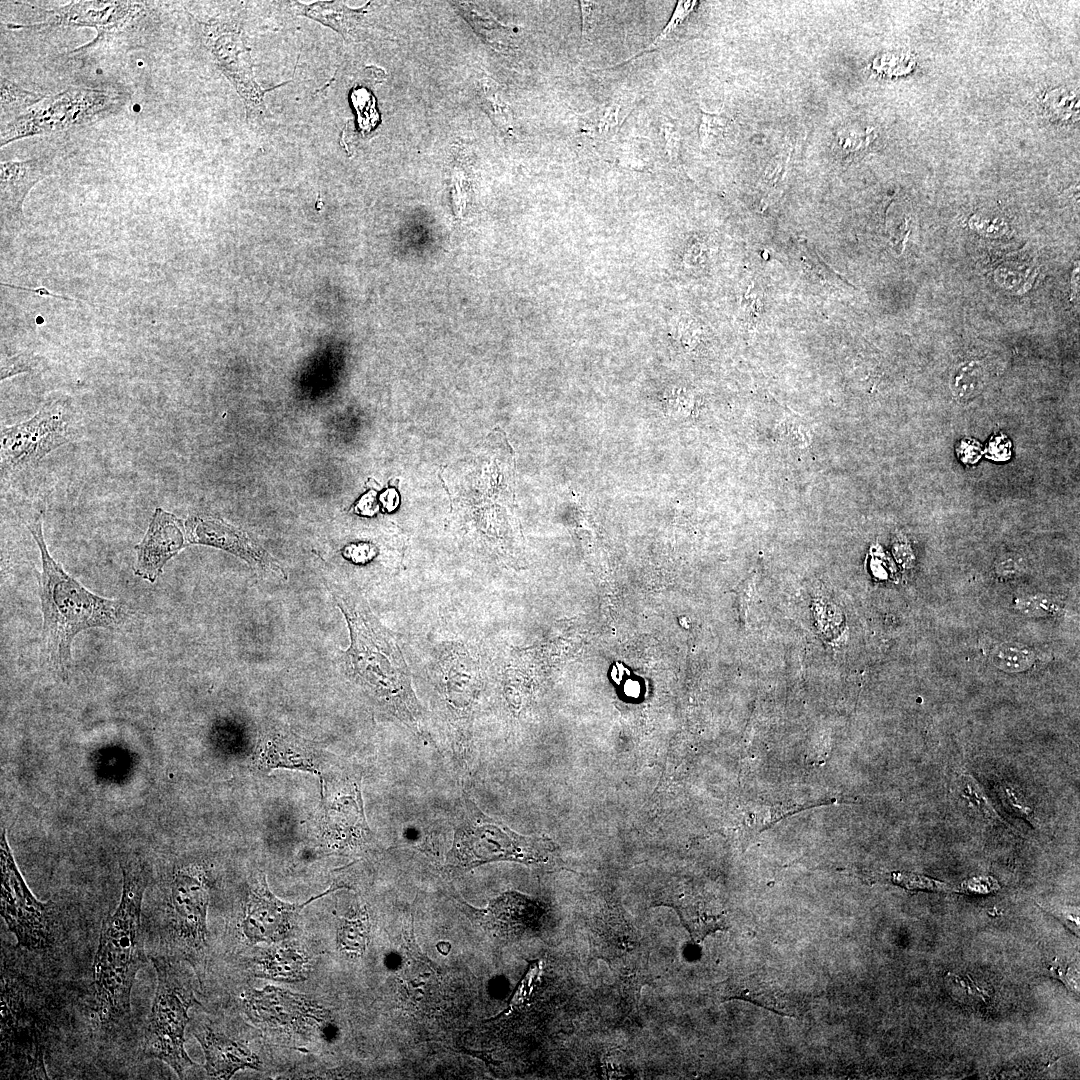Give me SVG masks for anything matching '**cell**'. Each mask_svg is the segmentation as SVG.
<instances>
[{
    "mask_svg": "<svg viewBox=\"0 0 1080 1080\" xmlns=\"http://www.w3.org/2000/svg\"><path fill=\"white\" fill-rule=\"evenodd\" d=\"M121 871L120 902L102 923L93 961V1011L106 1029L129 1017L131 990L143 960L141 906L150 872L148 864L137 855L122 859Z\"/></svg>",
    "mask_w": 1080,
    "mask_h": 1080,
    "instance_id": "1",
    "label": "cell"
},
{
    "mask_svg": "<svg viewBox=\"0 0 1080 1080\" xmlns=\"http://www.w3.org/2000/svg\"><path fill=\"white\" fill-rule=\"evenodd\" d=\"M42 513L27 523L41 557L39 597L43 617L41 648L44 662L67 675L71 666V645L75 636L86 629L111 628L131 614L125 603L98 596L69 575L50 555L43 531Z\"/></svg>",
    "mask_w": 1080,
    "mask_h": 1080,
    "instance_id": "2",
    "label": "cell"
},
{
    "mask_svg": "<svg viewBox=\"0 0 1080 1080\" xmlns=\"http://www.w3.org/2000/svg\"><path fill=\"white\" fill-rule=\"evenodd\" d=\"M337 599L350 627L352 643L348 654L357 678L399 715L414 721L416 700L408 670L392 636L363 602L353 596Z\"/></svg>",
    "mask_w": 1080,
    "mask_h": 1080,
    "instance_id": "3",
    "label": "cell"
},
{
    "mask_svg": "<svg viewBox=\"0 0 1080 1080\" xmlns=\"http://www.w3.org/2000/svg\"><path fill=\"white\" fill-rule=\"evenodd\" d=\"M157 987L145 1034V1053L165 1062L183 1078L194 1066L185 1051L188 1010L197 1003L191 986L171 961L152 957Z\"/></svg>",
    "mask_w": 1080,
    "mask_h": 1080,
    "instance_id": "4",
    "label": "cell"
},
{
    "mask_svg": "<svg viewBox=\"0 0 1080 1080\" xmlns=\"http://www.w3.org/2000/svg\"><path fill=\"white\" fill-rule=\"evenodd\" d=\"M125 102V95L118 91L69 87L1 124L0 146L99 120L115 113Z\"/></svg>",
    "mask_w": 1080,
    "mask_h": 1080,
    "instance_id": "5",
    "label": "cell"
},
{
    "mask_svg": "<svg viewBox=\"0 0 1080 1080\" xmlns=\"http://www.w3.org/2000/svg\"><path fill=\"white\" fill-rule=\"evenodd\" d=\"M48 17L36 24L8 25L11 29L40 26L90 27L97 31L94 40L73 51L82 56L92 53L108 42L134 43L146 28L154 27V11L149 2L142 1H74L45 11Z\"/></svg>",
    "mask_w": 1080,
    "mask_h": 1080,
    "instance_id": "6",
    "label": "cell"
},
{
    "mask_svg": "<svg viewBox=\"0 0 1080 1080\" xmlns=\"http://www.w3.org/2000/svg\"><path fill=\"white\" fill-rule=\"evenodd\" d=\"M553 850L551 840L522 836L490 820L469 802L465 818L455 831L450 854L456 865L467 867L492 860L545 862Z\"/></svg>",
    "mask_w": 1080,
    "mask_h": 1080,
    "instance_id": "7",
    "label": "cell"
},
{
    "mask_svg": "<svg viewBox=\"0 0 1080 1080\" xmlns=\"http://www.w3.org/2000/svg\"><path fill=\"white\" fill-rule=\"evenodd\" d=\"M68 408L49 401L30 419L1 429V470L36 466L47 454L70 440Z\"/></svg>",
    "mask_w": 1080,
    "mask_h": 1080,
    "instance_id": "8",
    "label": "cell"
},
{
    "mask_svg": "<svg viewBox=\"0 0 1080 1080\" xmlns=\"http://www.w3.org/2000/svg\"><path fill=\"white\" fill-rule=\"evenodd\" d=\"M1 914L18 945L29 950L48 947L53 939L51 903L37 900L22 878L5 831L1 836Z\"/></svg>",
    "mask_w": 1080,
    "mask_h": 1080,
    "instance_id": "9",
    "label": "cell"
},
{
    "mask_svg": "<svg viewBox=\"0 0 1080 1080\" xmlns=\"http://www.w3.org/2000/svg\"><path fill=\"white\" fill-rule=\"evenodd\" d=\"M198 24L204 44L216 65L244 99L248 117L251 113H262L264 94L278 86L263 89L256 82L241 29L235 24L216 19L198 21Z\"/></svg>",
    "mask_w": 1080,
    "mask_h": 1080,
    "instance_id": "10",
    "label": "cell"
},
{
    "mask_svg": "<svg viewBox=\"0 0 1080 1080\" xmlns=\"http://www.w3.org/2000/svg\"><path fill=\"white\" fill-rule=\"evenodd\" d=\"M338 887H331L302 904H290L278 899L269 889L265 876L258 880L247 902L242 922L245 936L252 942H275L292 927L296 915L308 904L326 896Z\"/></svg>",
    "mask_w": 1080,
    "mask_h": 1080,
    "instance_id": "11",
    "label": "cell"
},
{
    "mask_svg": "<svg viewBox=\"0 0 1080 1080\" xmlns=\"http://www.w3.org/2000/svg\"><path fill=\"white\" fill-rule=\"evenodd\" d=\"M209 894L197 875L178 872L171 886V926L177 935L193 946L205 943Z\"/></svg>",
    "mask_w": 1080,
    "mask_h": 1080,
    "instance_id": "12",
    "label": "cell"
},
{
    "mask_svg": "<svg viewBox=\"0 0 1080 1080\" xmlns=\"http://www.w3.org/2000/svg\"><path fill=\"white\" fill-rule=\"evenodd\" d=\"M51 156L0 163V203L2 227L18 229L23 226V203L30 190L52 173Z\"/></svg>",
    "mask_w": 1080,
    "mask_h": 1080,
    "instance_id": "13",
    "label": "cell"
},
{
    "mask_svg": "<svg viewBox=\"0 0 1080 1080\" xmlns=\"http://www.w3.org/2000/svg\"><path fill=\"white\" fill-rule=\"evenodd\" d=\"M184 546L181 522L173 514L156 508L143 539L135 547L134 574L155 582L168 560Z\"/></svg>",
    "mask_w": 1080,
    "mask_h": 1080,
    "instance_id": "14",
    "label": "cell"
},
{
    "mask_svg": "<svg viewBox=\"0 0 1080 1080\" xmlns=\"http://www.w3.org/2000/svg\"><path fill=\"white\" fill-rule=\"evenodd\" d=\"M246 1001L255 1019L274 1026H300L321 1017L319 1007L309 1000L273 986L253 990Z\"/></svg>",
    "mask_w": 1080,
    "mask_h": 1080,
    "instance_id": "15",
    "label": "cell"
},
{
    "mask_svg": "<svg viewBox=\"0 0 1080 1080\" xmlns=\"http://www.w3.org/2000/svg\"><path fill=\"white\" fill-rule=\"evenodd\" d=\"M327 756L311 742L295 734L274 731L259 746L258 764L271 769L286 767L321 773Z\"/></svg>",
    "mask_w": 1080,
    "mask_h": 1080,
    "instance_id": "16",
    "label": "cell"
},
{
    "mask_svg": "<svg viewBox=\"0 0 1080 1080\" xmlns=\"http://www.w3.org/2000/svg\"><path fill=\"white\" fill-rule=\"evenodd\" d=\"M195 1037L202 1046L205 1070L211 1077L230 1079L241 1069H260L259 1058L245 1045L209 1027L195 1033Z\"/></svg>",
    "mask_w": 1080,
    "mask_h": 1080,
    "instance_id": "17",
    "label": "cell"
},
{
    "mask_svg": "<svg viewBox=\"0 0 1080 1080\" xmlns=\"http://www.w3.org/2000/svg\"><path fill=\"white\" fill-rule=\"evenodd\" d=\"M493 927L502 934L519 935L534 930L543 914L542 907L534 900L509 892L496 899L489 907Z\"/></svg>",
    "mask_w": 1080,
    "mask_h": 1080,
    "instance_id": "18",
    "label": "cell"
},
{
    "mask_svg": "<svg viewBox=\"0 0 1080 1080\" xmlns=\"http://www.w3.org/2000/svg\"><path fill=\"white\" fill-rule=\"evenodd\" d=\"M258 964L262 977L290 982L307 977L308 959L293 947H275L264 954Z\"/></svg>",
    "mask_w": 1080,
    "mask_h": 1080,
    "instance_id": "19",
    "label": "cell"
},
{
    "mask_svg": "<svg viewBox=\"0 0 1080 1080\" xmlns=\"http://www.w3.org/2000/svg\"><path fill=\"white\" fill-rule=\"evenodd\" d=\"M296 4L302 15L331 27L344 38L356 29L365 12L364 8L351 9L340 2L319 1L311 5Z\"/></svg>",
    "mask_w": 1080,
    "mask_h": 1080,
    "instance_id": "20",
    "label": "cell"
},
{
    "mask_svg": "<svg viewBox=\"0 0 1080 1080\" xmlns=\"http://www.w3.org/2000/svg\"><path fill=\"white\" fill-rule=\"evenodd\" d=\"M369 920L366 911H360L351 918L340 921L337 932L339 950L351 958L360 957L368 944Z\"/></svg>",
    "mask_w": 1080,
    "mask_h": 1080,
    "instance_id": "21",
    "label": "cell"
},
{
    "mask_svg": "<svg viewBox=\"0 0 1080 1080\" xmlns=\"http://www.w3.org/2000/svg\"><path fill=\"white\" fill-rule=\"evenodd\" d=\"M45 98L44 95L27 90L16 82L2 76L0 80L1 122L25 113Z\"/></svg>",
    "mask_w": 1080,
    "mask_h": 1080,
    "instance_id": "22",
    "label": "cell"
},
{
    "mask_svg": "<svg viewBox=\"0 0 1080 1080\" xmlns=\"http://www.w3.org/2000/svg\"><path fill=\"white\" fill-rule=\"evenodd\" d=\"M735 131V123L731 117L722 113H708L702 111L699 126V136L702 148L712 149L725 141Z\"/></svg>",
    "mask_w": 1080,
    "mask_h": 1080,
    "instance_id": "23",
    "label": "cell"
},
{
    "mask_svg": "<svg viewBox=\"0 0 1080 1080\" xmlns=\"http://www.w3.org/2000/svg\"><path fill=\"white\" fill-rule=\"evenodd\" d=\"M991 658L996 667L1006 672L1024 671L1034 661L1029 649L1013 643H1004L995 648Z\"/></svg>",
    "mask_w": 1080,
    "mask_h": 1080,
    "instance_id": "24",
    "label": "cell"
},
{
    "mask_svg": "<svg viewBox=\"0 0 1080 1080\" xmlns=\"http://www.w3.org/2000/svg\"><path fill=\"white\" fill-rule=\"evenodd\" d=\"M481 97L489 117L502 129H509L512 115L496 90L495 83L489 79L483 80L481 83Z\"/></svg>",
    "mask_w": 1080,
    "mask_h": 1080,
    "instance_id": "25",
    "label": "cell"
},
{
    "mask_svg": "<svg viewBox=\"0 0 1080 1080\" xmlns=\"http://www.w3.org/2000/svg\"><path fill=\"white\" fill-rule=\"evenodd\" d=\"M621 110L622 106L618 102H611L605 107L600 108L594 115V124H591V127L586 128L587 131L590 132L593 137L597 138L606 139L613 136L624 120L621 118Z\"/></svg>",
    "mask_w": 1080,
    "mask_h": 1080,
    "instance_id": "26",
    "label": "cell"
},
{
    "mask_svg": "<svg viewBox=\"0 0 1080 1080\" xmlns=\"http://www.w3.org/2000/svg\"><path fill=\"white\" fill-rule=\"evenodd\" d=\"M697 5H698V1H678L670 20L668 21L665 28L658 35V37L648 47L643 49L641 52L631 56L630 58L626 59L625 61L616 63L613 66L620 65V64H622L624 62H627V61L639 56L640 54L650 52V51L655 50V49L659 48L660 46H662L671 37V35L675 32L677 27L680 26L684 22V20L694 11V9L697 7ZM613 66H610V67H613Z\"/></svg>",
    "mask_w": 1080,
    "mask_h": 1080,
    "instance_id": "27",
    "label": "cell"
},
{
    "mask_svg": "<svg viewBox=\"0 0 1080 1080\" xmlns=\"http://www.w3.org/2000/svg\"><path fill=\"white\" fill-rule=\"evenodd\" d=\"M874 137L873 128L859 129L848 126L838 131L835 139L838 149L843 154L854 155L865 150Z\"/></svg>",
    "mask_w": 1080,
    "mask_h": 1080,
    "instance_id": "28",
    "label": "cell"
},
{
    "mask_svg": "<svg viewBox=\"0 0 1080 1080\" xmlns=\"http://www.w3.org/2000/svg\"><path fill=\"white\" fill-rule=\"evenodd\" d=\"M38 363V357L29 351L10 356L2 354L0 380L3 381L21 373L31 372Z\"/></svg>",
    "mask_w": 1080,
    "mask_h": 1080,
    "instance_id": "29",
    "label": "cell"
},
{
    "mask_svg": "<svg viewBox=\"0 0 1080 1080\" xmlns=\"http://www.w3.org/2000/svg\"><path fill=\"white\" fill-rule=\"evenodd\" d=\"M582 13V41H590L601 16L600 3L592 1H580Z\"/></svg>",
    "mask_w": 1080,
    "mask_h": 1080,
    "instance_id": "30",
    "label": "cell"
},
{
    "mask_svg": "<svg viewBox=\"0 0 1080 1080\" xmlns=\"http://www.w3.org/2000/svg\"><path fill=\"white\" fill-rule=\"evenodd\" d=\"M963 781H965V789H963V791L966 793L965 795L973 801V803L982 811V813L991 819L1000 820V817L997 815V813H995L993 808L987 802L981 790H979V787L977 783L973 780V777L964 776Z\"/></svg>",
    "mask_w": 1080,
    "mask_h": 1080,
    "instance_id": "31",
    "label": "cell"
},
{
    "mask_svg": "<svg viewBox=\"0 0 1080 1080\" xmlns=\"http://www.w3.org/2000/svg\"><path fill=\"white\" fill-rule=\"evenodd\" d=\"M664 138L667 157L672 161L677 160L679 157L681 137L680 133L672 123L664 124Z\"/></svg>",
    "mask_w": 1080,
    "mask_h": 1080,
    "instance_id": "32",
    "label": "cell"
},
{
    "mask_svg": "<svg viewBox=\"0 0 1080 1080\" xmlns=\"http://www.w3.org/2000/svg\"><path fill=\"white\" fill-rule=\"evenodd\" d=\"M987 452L994 460H1006L1011 455V443L1006 437L997 436L990 441Z\"/></svg>",
    "mask_w": 1080,
    "mask_h": 1080,
    "instance_id": "33",
    "label": "cell"
},
{
    "mask_svg": "<svg viewBox=\"0 0 1080 1080\" xmlns=\"http://www.w3.org/2000/svg\"><path fill=\"white\" fill-rule=\"evenodd\" d=\"M958 455L964 462H976L981 457V448L974 441H962L958 447Z\"/></svg>",
    "mask_w": 1080,
    "mask_h": 1080,
    "instance_id": "34",
    "label": "cell"
},
{
    "mask_svg": "<svg viewBox=\"0 0 1080 1080\" xmlns=\"http://www.w3.org/2000/svg\"><path fill=\"white\" fill-rule=\"evenodd\" d=\"M345 555L356 562H363L370 559L374 553L369 545L360 544L348 546Z\"/></svg>",
    "mask_w": 1080,
    "mask_h": 1080,
    "instance_id": "35",
    "label": "cell"
},
{
    "mask_svg": "<svg viewBox=\"0 0 1080 1080\" xmlns=\"http://www.w3.org/2000/svg\"><path fill=\"white\" fill-rule=\"evenodd\" d=\"M358 510L364 514L371 515L375 512L374 497L370 494L364 496L358 504Z\"/></svg>",
    "mask_w": 1080,
    "mask_h": 1080,
    "instance_id": "36",
    "label": "cell"
},
{
    "mask_svg": "<svg viewBox=\"0 0 1080 1080\" xmlns=\"http://www.w3.org/2000/svg\"><path fill=\"white\" fill-rule=\"evenodd\" d=\"M381 500L383 502L384 508L388 511L393 510L398 504L397 493L392 489L387 490L384 494H382Z\"/></svg>",
    "mask_w": 1080,
    "mask_h": 1080,
    "instance_id": "37",
    "label": "cell"
}]
</instances>
